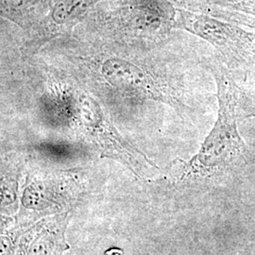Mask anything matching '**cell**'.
<instances>
[{
  "instance_id": "6da1fadb",
  "label": "cell",
  "mask_w": 255,
  "mask_h": 255,
  "mask_svg": "<svg viewBox=\"0 0 255 255\" xmlns=\"http://www.w3.org/2000/svg\"><path fill=\"white\" fill-rule=\"evenodd\" d=\"M215 76L219 86L220 103L219 121L204 145L202 155H207L210 162L219 164L232 160L242 151L244 143L237 132V121L253 114L242 108L245 95L228 74L217 69Z\"/></svg>"
},
{
  "instance_id": "7a4b0ae2",
  "label": "cell",
  "mask_w": 255,
  "mask_h": 255,
  "mask_svg": "<svg viewBox=\"0 0 255 255\" xmlns=\"http://www.w3.org/2000/svg\"><path fill=\"white\" fill-rule=\"evenodd\" d=\"M177 27L201 37L216 46L235 64H255V35L202 14L179 9Z\"/></svg>"
},
{
  "instance_id": "3957f363",
  "label": "cell",
  "mask_w": 255,
  "mask_h": 255,
  "mask_svg": "<svg viewBox=\"0 0 255 255\" xmlns=\"http://www.w3.org/2000/svg\"><path fill=\"white\" fill-rule=\"evenodd\" d=\"M101 73L115 86L142 92L152 97L160 96L151 77L134 64L110 57L101 64Z\"/></svg>"
},
{
  "instance_id": "277c9868",
  "label": "cell",
  "mask_w": 255,
  "mask_h": 255,
  "mask_svg": "<svg viewBox=\"0 0 255 255\" xmlns=\"http://www.w3.org/2000/svg\"><path fill=\"white\" fill-rule=\"evenodd\" d=\"M96 0H51L50 18L58 26L71 24L80 19Z\"/></svg>"
},
{
  "instance_id": "5b68a950",
  "label": "cell",
  "mask_w": 255,
  "mask_h": 255,
  "mask_svg": "<svg viewBox=\"0 0 255 255\" xmlns=\"http://www.w3.org/2000/svg\"><path fill=\"white\" fill-rule=\"evenodd\" d=\"M125 20L129 27L139 31L155 29L161 21L158 9L148 3H143L132 7V9L128 12L127 18Z\"/></svg>"
},
{
  "instance_id": "8992f818",
  "label": "cell",
  "mask_w": 255,
  "mask_h": 255,
  "mask_svg": "<svg viewBox=\"0 0 255 255\" xmlns=\"http://www.w3.org/2000/svg\"><path fill=\"white\" fill-rule=\"evenodd\" d=\"M46 0H0L1 13L13 21L21 22L36 7L44 4Z\"/></svg>"
}]
</instances>
